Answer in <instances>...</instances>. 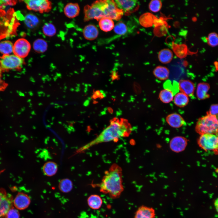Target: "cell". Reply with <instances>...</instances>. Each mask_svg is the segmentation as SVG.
Here are the masks:
<instances>
[{"label": "cell", "mask_w": 218, "mask_h": 218, "mask_svg": "<svg viewBox=\"0 0 218 218\" xmlns=\"http://www.w3.org/2000/svg\"><path fill=\"white\" fill-rule=\"evenodd\" d=\"M42 31L44 34L48 37H52L56 34V30L54 25L51 23L45 24L42 27Z\"/></svg>", "instance_id": "32"}, {"label": "cell", "mask_w": 218, "mask_h": 218, "mask_svg": "<svg viewBox=\"0 0 218 218\" xmlns=\"http://www.w3.org/2000/svg\"><path fill=\"white\" fill-rule=\"evenodd\" d=\"M210 88V85L207 83H199L197 85L196 92L198 98L202 100L208 98L210 97V95L208 92Z\"/></svg>", "instance_id": "20"}, {"label": "cell", "mask_w": 218, "mask_h": 218, "mask_svg": "<svg viewBox=\"0 0 218 218\" xmlns=\"http://www.w3.org/2000/svg\"><path fill=\"white\" fill-rule=\"evenodd\" d=\"M99 187L101 193L111 198H119L124 190L121 168L116 164L112 165L105 172Z\"/></svg>", "instance_id": "2"}, {"label": "cell", "mask_w": 218, "mask_h": 218, "mask_svg": "<svg viewBox=\"0 0 218 218\" xmlns=\"http://www.w3.org/2000/svg\"><path fill=\"white\" fill-rule=\"evenodd\" d=\"M2 70L0 67V92L5 90L7 86V84L2 78Z\"/></svg>", "instance_id": "37"}, {"label": "cell", "mask_w": 218, "mask_h": 218, "mask_svg": "<svg viewBox=\"0 0 218 218\" xmlns=\"http://www.w3.org/2000/svg\"><path fill=\"white\" fill-rule=\"evenodd\" d=\"M188 140L185 137L176 136L171 139L169 143L170 149L175 153H179L184 151L187 145Z\"/></svg>", "instance_id": "10"}, {"label": "cell", "mask_w": 218, "mask_h": 218, "mask_svg": "<svg viewBox=\"0 0 218 218\" xmlns=\"http://www.w3.org/2000/svg\"><path fill=\"white\" fill-rule=\"evenodd\" d=\"M24 2L28 10L41 13L48 12L51 8V2L48 0H26Z\"/></svg>", "instance_id": "8"}, {"label": "cell", "mask_w": 218, "mask_h": 218, "mask_svg": "<svg viewBox=\"0 0 218 218\" xmlns=\"http://www.w3.org/2000/svg\"><path fill=\"white\" fill-rule=\"evenodd\" d=\"M173 50L176 55L180 58H183L187 56V48L184 44H173L172 46Z\"/></svg>", "instance_id": "29"}, {"label": "cell", "mask_w": 218, "mask_h": 218, "mask_svg": "<svg viewBox=\"0 0 218 218\" xmlns=\"http://www.w3.org/2000/svg\"><path fill=\"white\" fill-rule=\"evenodd\" d=\"M48 45L47 42L42 38H38L34 42L33 48L37 53H42L45 52L47 49Z\"/></svg>", "instance_id": "26"}, {"label": "cell", "mask_w": 218, "mask_h": 218, "mask_svg": "<svg viewBox=\"0 0 218 218\" xmlns=\"http://www.w3.org/2000/svg\"><path fill=\"white\" fill-rule=\"evenodd\" d=\"M167 123L171 127L179 128L186 124L183 118L180 114L173 113L168 115L166 117Z\"/></svg>", "instance_id": "13"}, {"label": "cell", "mask_w": 218, "mask_h": 218, "mask_svg": "<svg viewBox=\"0 0 218 218\" xmlns=\"http://www.w3.org/2000/svg\"><path fill=\"white\" fill-rule=\"evenodd\" d=\"M117 7L123 12H128L133 10L137 7L138 2L136 0L114 1Z\"/></svg>", "instance_id": "15"}, {"label": "cell", "mask_w": 218, "mask_h": 218, "mask_svg": "<svg viewBox=\"0 0 218 218\" xmlns=\"http://www.w3.org/2000/svg\"><path fill=\"white\" fill-rule=\"evenodd\" d=\"M207 44L211 47L218 45V34L215 32L209 33L206 38Z\"/></svg>", "instance_id": "33"}, {"label": "cell", "mask_w": 218, "mask_h": 218, "mask_svg": "<svg viewBox=\"0 0 218 218\" xmlns=\"http://www.w3.org/2000/svg\"><path fill=\"white\" fill-rule=\"evenodd\" d=\"M132 130L131 126L127 120L114 118L98 135L83 147L81 150H86L101 143L117 142L121 138L128 137Z\"/></svg>", "instance_id": "1"}, {"label": "cell", "mask_w": 218, "mask_h": 218, "mask_svg": "<svg viewBox=\"0 0 218 218\" xmlns=\"http://www.w3.org/2000/svg\"><path fill=\"white\" fill-rule=\"evenodd\" d=\"M87 202L89 207L95 210L99 209L102 206L103 203L102 198L96 194L90 195L88 197Z\"/></svg>", "instance_id": "19"}, {"label": "cell", "mask_w": 218, "mask_h": 218, "mask_svg": "<svg viewBox=\"0 0 218 218\" xmlns=\"http://www.w3.org/2000/svg\"><path fill=\"white\" fill-rule=\"evenodd\" d=\"M174 95L171 91L167 89H164L160 92L159 98L162 102L168 103L173 100Z\"/></svg>", "instance_id": "30"}, {"label": "cell", "mask_w": 218, "mask_h": 218, "mask_svg": "<svg viewBox=\"0 0 218 218\" xmlns=\"http://www.w3.org/2000/svg\"><path fill=\"white\" fill-rule=\"evenodd\" d=\"M109 10V0L96 1L84 7V21L93 19L99 21L103 17H108Z\"/></svg>", "instance_id": "3"}, {"label": "cell", "mask_w": 218, "mask_h": 218, "mask_svg": "<svg viewBox=\"0 0 218 218\" xmlns=\"http://www.w3.org/2000/svg\"><path fill=\"white\" fill-rule=\"evenodd\" d=\"M31 49V45L26 39L21 38L18 39L13 45V52L15 55L24 58L29 54Z\"/></svg>", "instance_id": "9"}, {"label": "cell", "mask_w": 218, "mask_h": 218, "mask_svg": "<svg viewBox=\"0 0 218 218\" xmlns=\"http://www.w3.org/2000/svg\"><path fill=\"white\" fill-rule=\"evenodd\" d=\"M80 7L78 3H69L65 6L64 12L68 18H72L77 17L80 12Z\"/></svg>", "instance_id": "16"}, {"label": "cell", "mask_w": 218, "mask_h": 218, "mask_svg": "<svg viewBox=\"0 0 218 218\" xmlns=\"http://www.w3.org/2000/svg\"><path fill=\"white\" fill-rule=\"evenodd\" d=\"M99 25L100 29L105 32L111 31L114 26L113 20L107 17H103L99 20Z\"/></svg>", "instance_id": "23"}, {"label": "cell", "mask_w": 218, "mask_h": 218, "mask_svg": "<svg viewBox=\"0 0 218 218\" xmlns=\"http://www.w3.org/2000/svg\"><path fill=\"white\" fill-rule=\"evenodd\" d=\"M19 213L17 210L13 207L8 211L6 216V218H19Z\"/></svg>", "instance_id": "36"}, {"label": "cell", "mask_w": 218, "mask_h": 218, "mask_svg": "<svg viewBox=\"0 0 218 218\" xmlns=\"http://www.w3.org/2000/svg\"><path fill=\"white\" fill-rule=\"evenodd\" d=\"M29 197L23 192L19 193L13 201V204L18 209L24 210L27 208L31 203Z\"/></svg>", "instance_id": "11"}, {"label": "cell", "mask_w": 218, "mask_h": 218, "mask_svg": "<svg viewBox=\"0 0 218 218\" xmlns=\"http://www.w3.org/2000/svg\"><path fill=\"white\" fill-rule=\"evenodd\" d=\"M24 63L23 58L15 54H3L0 56V67L2 71L19 69Z\"/></svg>", "instance_id": "6"}, {"label": "cell", "mask_w": 218, "mask_h": 218, "mask_svg": "<svg viewBox=\"0 0 218 218\" xmlns=\"http://www.w3.org/2000/svg\"><path fill=\"white\" fill-rule=\"evenodd\" d=\"M13 45L9 41H4L0 42V52L3 54H9L13 52Z\"/></svg>", "instance_id": "31"}, {"label": "cell", "mask_w": 218, "mask_h": 218, "mask_svg": "<svg viewBox=\"0 0 218 218\" xmlns=\"http://www.w3.org/2000/svg\"><path fill=\"white\" fill-rule=\"evenodd\" d=\"M57 164L53 161H48L44 165L42 170L44 174L48 177H51L54 175L58 170Z\"/></svg>", "instance_id": "22"}, {"label": "cell", "mask_w": 218, "mask_h": 218, "mask_svg": "<svg viewBox=\"0 0 218 218\" xmlns=\"http://www.w3.org/2000/svg\"><path fill=\"white\" fill-rule=\"evenodd\" d=\"M208 113L213 115H218V104L212 105Z\"/></svg>", "instance_id": "38"}, {"label": "cell", "mask_w": 218, "mask_h": 218, "mask_svg": "<svg viewBox=\"0 0 218 218\" xmlns=\"http://www.w3.org/2000/svg\"><path fill=\"white\" fill-rule=\"evenodd\" d=\"M179 90L188 97H191L193 95L195 89L194 83L188 80H181L178 83Z\"/></svg>", "instance_id": "14"}, {"label": "cell", "mask_w": 218, "mask_h": 218, "mask_svg": "<svg viewBox=\"0 0 218 218\" xmlns=\"http://www.w3.org/2000/svg\"><path fill=\"white\" fill-rule=\"evenodd\" d=\"M214 205L216 211L218 213V198L216 199L214 202Z\"/></svg>", "instance_id": "40"}, {"label": "cell", "mask_w": 218, "mask_h": 218, "mask_svg": "<svg viewBox=\"0 0 218 218\" xmlns=\"http://www.w3.org/2000/svg\"><path fill=\"white\" fill-rule=\"evenodd\" d=\"M170 72L167 67L159 66L156 67L154 70L153 74L157 79L160 80H165L169 77Z\"/></svg>", "instance_id": "21"}, {"label": "cell", "mask_w": 218, "mask_h": 218, "mask_svg": "<svg viewBox=\"0 0 218 218\" xmlns=\"http://www.w3.org/2000/svg\"><path fill=\"white\" fill-rule=\"evenodd\" d=\"M24 21L26 26L30 28H34L36 27L39 22L38 17L35 15L30 13L25 16Z\"/></svg>", "instance_id": "27"}, {"label": "cell", "mask_w": 218, "mask_h": 218, "mask_svg": "<svg viewBox=\"0 0 218 218\" xmlns=\"http://www.w3.org/2000/svg\"><path fill=\"white\" fill-rule=\"evenodd\" d=\"M114 32L116 34L122 35L125 34L127 31V28L126 25L122 21L118 22L114 27Z\"/></svg>", "instance_id": "34"}, {"label": "cell", "mask_w": 218, "mask_h": 218, "mask_svg": "<svg viewBox=\"0 0 218 218\" xmlns=\"http://www.w3.org/2000/svg\"><path fill=\"white\" fill-rule=\"evenodd\" d=\"M195 129L200 135L218 133V115L207 113L206 115L198 119Z\"/></svg>", "instance_id": "4"}, {"label": "cell", "mask_w": 218, "mask_h": 218, "mask_svg": "<svg viewBox=\"0 0 218 218\" xmlns=\"http://www.w3.org/2000/svg\"><path fill=\"white\" fill-rule=\"evenodd\" d=\"M13 205L12 195L0 189V218H6L7 213L13 207Z\"/></svg>", "instance_id": "7"}, {"label": "cell", "mask_w": 218, "mask_h": 218, "mask_svg": "<svg viewBox=\"0 0 218 218\" xmlns=\"http://www.w3.org/2000/svg\"><path fill=\"white\" fill-rule=\"evenodd\" d=\"M16 3V1L14 0H0V5H14Z\"/></svg>", "instance_id": "39"}, {"label": "cell", "mask_w": 218, "mask_h": 218, "mask_svg": "<svg viewBox=\"0 0 218 218\" xmlns=\"http://www.w3.org/2000/svg\"><path fill=\"white\" fill-rule=\"evenodd\" d=\"M156 18V17L152 13L146 12L140 16L139 22L142 26L145 28H149L154 25Z\"/></svg>", "instance_id": "18"}, {"label": "cell", "mask_w": 218, "mask_h": 218, "mask_svg": "<svg viewBox=\"0 0 218 218\" xmlns=\"http://www.w3.org/2000/svg\"><path fill=\"white\" fill-rule=\"evenodd\" d=\"M83 33L84 38L89 40L95 39L98 36V30L97 27L92 24L86 26L84 28Z\"/></svg>", "instance_id": "17"}, {"label": "cell", "mask_w": 218, "mask_h": 218, "mask_svg": "<svg viewBox=\"0 0 218 218\" xmlns=\"http://www.w3.org/2000/svg\"><path fill=\"white\" fill-rule=\"evenodd\" d=\"M173 57V54L170 49L167 48L160 50L158 54L159 61L162 63L166 64L170 63Z\"/></svg>", "instance_id": "24"}, {"label": "cell", "mask_w": 218, "mask_h": 218, "mask_svg": "<svg viewBox=\"0 0 218 218\" xmlns=\"http://www.w3.org/2000/svg\"><path fill=\"white\" fill-rule=\"evenodd\" d=\"M162 6L161 2L159 0L151 1L149 5V8L150 11L154 12H158Z\"/></svg>", "instance_id": "35"}, {"label": "cell", "mask_w": 218, "mask_h": 218, "mask_svg": "<svg viewBox=\"0 0 218 218\" xmlns=\"http://www.w3.org/2000/svg\"><path fill=\"white\" fill-rule=\"evenodd\" d=\"M58 188L62 193H67L70 192L73 188V184L71 180L68 178L61 180L58 184Z\"/></svg>", "instance_id": "28"}, {"label": "cell", "mask_w": 218, "mask_h": 218, "mask_svg": "<svg viewBox=\"0 0 218 218\" xmlns=\"http://www.w3.org/2000/svg\"><path fill=\"white\" fill-rule=\"evenodd\" d=\"M197 143L204 150L211 151L218 154V133L201 135Z\"/></svg>", "instance_id": "5"}, {"label": "cell", "mask_w": 218, "mask_h": 218, "mask_svg": "<svg viewBox=\"0 0 218 218\" xmlns=\"http://www.w3.org/2000/svg\"><path fill=\"white\" fill-rule=\"evenodd\" d=\"M189 102L188 97L182 92H178L175 95L174 98V104L177 106L182 107L186 106Z\"/></svg>", "instance_id": "25"}, {"label": "cell", "mask_w": 218, "mask_h": 218, "mask_svg": "<svg viewBox=\"0 0 218 218\" xmlns=\"http://www.w3.org/2000/svg\"><path fill=\"white\" fill-rule=\"evenodd\" d=\"M156 212L152 207L142 205L136 210L134 218H155Z\"/></svg>", "instance_id": "12"}]
</instances>
